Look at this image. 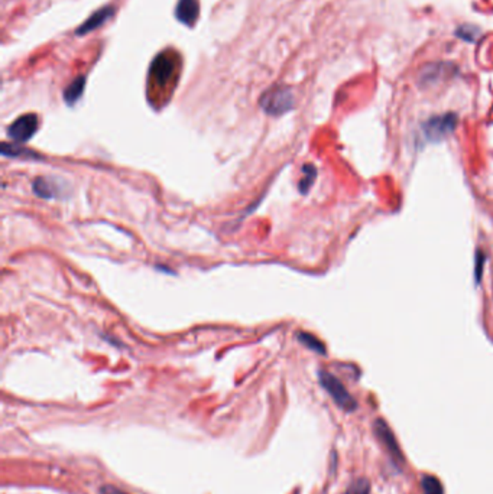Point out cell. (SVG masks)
<instances>
[{"label": "cell", "mask_w": 493, "mask_h": 494, "mask_svg": "<svg viewBox=\"0 0 493 494\" xmlns=\"http://www.w3.org/2000/svg\"><path fill=\"white\" fill-rule=\"evenodd\" d=\"M457 122L458 118L454 113L438 114V116L430 118L422 125V134L425 139H429L430 142H440L453 134Z\"/></svg>", "instance_id": "cell-3"}, {"label": "cell", "mask_w": 493, "mask_h": 494, "mask_svg": "<svg viewBox=\"0 0 493 494\" xmlns=\"http://www.w3.org/2000/svg\"><path fill=\"white\" fill-rule=\"evenodd\" d=\"M483 263H485V255L482 252H478V255H476V281H478V284L482 279Z\"/></svg>", "instance_id": "cell-17"}, {"label": "cell", "mask_w": 493, "mask_h": 494, "mask_svg": "<svg viewBox=\"0 0 493 494\" xmlns=\"http://www.w3.org/2000/svg\"><path fill=\"white\" fill-rule=\"evenodd\" d=\"M32 188H34V192L39 196V199L44 200H51L58 195L57 187L44 178H37L34 181V184H32Z\"/></svg>", "instance_id": "cell-11"}, {"label": "cell", "mask_w": 493, "mask_h": 494, "mask_svg": "<svg viewBox=\"0 0 493 494\" xmlns=\"http://www.w3.org/2000/svg\"><path fill=\"white\" fill-rule=\"evenodd\" d=\"M86 87V77H77L71 84L64 90V100L69 106H73L78 102V98L83 95Z\"/></svg>", "instance_id": "cell-9"}, {"label": "cell", "mask_w": 493, "mask_h": 494, "mask_svg": "<svg viewBox=\"0 0 493 494\" xmlns=\"http://www.w3.org/2000/svg\"><path fill=\"white\" fill-rule=\"evenodd\" d=\"M2 154L5 156H13V158H30V159H37V154L30 152L24 149V147L19 146V143H3L2 145Z\"/></svg>", "instance_id": "cell-13"}, {"label": "cell", "mask_w": 493, "mask_h": 494, "mask_svg": "<svg viewBox=\"0 0 493 494\" xmlns=\"http://www.w3.org/2000/svg\"><path fill=\"white\" fill-rule=\"evenodd\" d=\"M447 67L446 64H431L427 65V67L422 68L421 75H420V81L422 84H434L441 77V74L445 73V68Z\"/></svg>", "instance_id": "cell-10"}, {"label": "cell", "mask_w": 493, "mask_h": 494, "mask_svg": "<svg viewBox=\"0 0 493 494\" xmlns=\"http://www.w3.org/2000/svg\"><path fill=\"white\" fill-rule=\"evenodd\" d=\"M259 103L260 107L264 109V111L269 114V116H281V114L294 109L295 98L288 87L276 86L264 93Z\"/></svg>", "instance_id": "cell-1"}, {"label": "cell", "mask_w": 493, "mask_h": 494, "mask_svg": "<svg viewBox=\"0 0 493 494\" xmlns=\"http://www.w3.org/2000/svg\"><path fill=\"white\" fill-rule=\"evenodd\" d=\"M319 381H320V385L325 389V392L328 394H330L339 408H341L346 412L356 410L357 403H356L355 398L349 393V390L344 387V385L339 381L336 376L321 370V372H319Z\"/></svg>", "instance_id": "cell-2"}, {"label": "cell", "mask_w": 493, "mask_h": 494, "mask_svg": "<svg viewBox=\"0 0 493 494\" xmlns=\"http://www.w3.org/2000/svg\"><path fill=\"white\" fill-rule=\"evenodd\" d=\"M114 13V9L111 6H106V8H102V9H98L97 12H94L90 18L81 25L77 30H75V34L77 35H86L89 34V32L97 29V28H100L107 19H110L111 16Z\"/></svg>", "instance_id": "cell-8"}, {"label": "cell", "mask_w": 493, "mask_h": 494, "mask_svg": "<svg viewBox=\"0 0 493 494\" xmlns=\"http://www.w3.org/2000/svg\"><path fill=\"white\" fill-rule=\"evenodd\" d=\"M175 16L181 24L192 26L199 18V2L197 0H178Z\"/></svg>", "instance_id": "cell-7"}, {"label": "cell", "mask_w": 493, "mask_h": 494, "mask_svg": "<svg viewBox=\"0 0 493 494\" xmlns=\"http://www.w3.org/2000/svg\"><path fill=\"white\" fill-rule=\"evenodd\" d=\"M375 434L377 437V439L381 441L382 446L385 447V450L388 451L389 457L393 459V463L395 464H402L404 463V455L401 452V448L398 446V441L393 435V432L391 431L389 425L384 421V419H377L375 422Z\"/></svg>", "instance_id": "cell-5"}, {"label": "cell", "mask_w": 493, "mask_h": 494, "mask_svg": "<svg viewBox=\"0 0 493 494\" xmlns=\"http://www.w3.org/2000/svg\"><path fill=\"white\" fill-rule=\"evenodd\" d=\"M316 176H317V170L314 165H304L303 178L298 184V190L301 194H307L310 191V188L314 184Z\"/></svg>", "instance_id": "cell-12"}, {"label": "cell", "mask_w": 493, "mask_h": 494, "mask_svg": "<svg viewBox=\"0 0 493 494\" xmlns=\"http://www.w3.org/2000/svg\"><path fill=\"white\" fill-rule=\"evenodd\" d=\"M39 127V119L37 114L28 113L24 116L16 119L9 127H8V136L15 142V143H25L29 139H32L37 134V130Z\"/></svg>", "instance_id": "cell-4"}, {"label": "cell", "mask_w": 493, "mask_h": 494, "mask_svg": "<svg viewBox=\"0 0 493 494\" xmlns=\"http://www.w3.org/2000/svg\"><path fill=\"white\" fill-rule=\"evenodd\" d=\"M344 494H370V486L366 479H359L353 482Z\"/></svg>", "instance_id": "cell-16"}, {"label": "cell", "mask_w": 493, "mask_h": 494, "mask_svg": "<svg viewBox=\"0 0 493 494\" xmlns=\"http://www.w3.org/2000/svg\"><path fill=\"white\" fill-rule=\"evenodd\" d=\"M421 487L424 494H445L441 482L434 475H424L421 479Z\"/></svg>", "instance_id": "cell-14"}, {"label": "cell", "mask_w": 493, "mask_h": 494, "mask_svg": "<svg viewBox=\"0 0 493 494\" xmlns=\"http://www.w3.org/2000/svg\"><path fill=\"white\" fill-rule=\"evenodd\" d=\"M297 337H298V341L303 342L305 347L310 349L311 351H316L319 354H325L324 344L320 340H317L314 336H311L308 333H298Z\"/></svg>", "instance_id": "cell-15"}, {"label": "cell", "mask_w": 493, "mask_h": 494, "mask_svg": "<svg viewBox=\"0 0 493 494\" xmlns=\"http://www.w3.org/2000/svg\"><path fill=\"white\" fill-rule=\"evenodd\" d=\"M174 70H175L174 58L161 54L154 60V62L151 65V70H150V75L154 82H158V84H161V86H165L167 82L172 78Z\"/></svg>", "instance_id": "cell-6"}]
</instances>
